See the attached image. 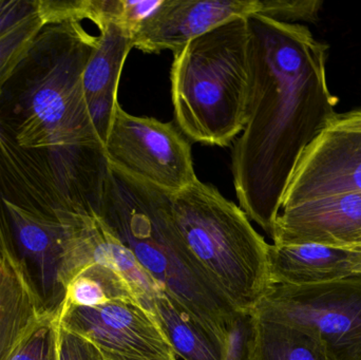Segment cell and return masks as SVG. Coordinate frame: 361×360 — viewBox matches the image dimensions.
I'll return each mask as SVG.
<instances>
[{"instance_id": "cell-18", "label": "cell", "mask_w": 361, "mask_h": 360, "mask_svg": "<svg viewBox=\"0 0 361 360\" xmlns=\"http://www.w3.org/2000/svg\"><path fill=\"white\" fill-rule=\"evenodd\" d=\"M110 302L140 304L128 283L118 273L104 264L92 263L69 283L61 309L71 306L92 308Z\"/></svg>"}, {"instance_id": "cell-1", "label": "cell", "mask_w": 361, "mask_h": 360, "mask_svg": "<svg viewBox=\"0 0 361 360\" xmlns=\"http://www.w3.org/2000/svg\"><path fill=\"white\" fill-rule=\"evenodd\" d=\"M247 116L231 154L242 211L271 239L299 159L336 116L329 88V46L307 25L247 17Z\"/></svg>"}, {"instance_id": "cell-8", "label": "cell", "mask_w": 361, "mask_h": 360, "mask_svg": "<svg viewBox=\"0 0 361 360\" xmlns=\"http://www.w3.org/2000/svg\"><path fill=\"white\" fill-rule=\"evenodd\" d=\"M59 321L105 354L137 360L178 359L157 317L137 304L110 302L92 308H63Z\"/></svg>"}, {"instance_id": "cell-19", "label": "cell", "mask_w": 361, "mask_h": 360, "mask_svg": "<svg viewBox=\"0 0 361 360\" xmlns=\"http://www.w3.org/2000/svg\"><path fill=\"white\" fill-rule=\"evenodd\" d=\"M39 12L32 15L0 37V95L13 70L31 44L39 30L46 25Z\"/></svg>"}, {"instance_id": "cell-24", "label": "cell", "mask_w": 361, "mask_h": 360, "mask_svg": "<svg viewBox=\"0 0 361 360\" xmlns=\"http://www.w3.org/2000/svg\"><path fill=\"white\" fill-rule=\"evenodd\" d=\"M59 360H106L99 347L80 334L59 325Z\"/></svg>"}, {"instance_id": "cell-2", "label": "cell", "mask_w": 361, "mask_h": 360, "mask_svg": "<svg viewBox=\"0 0 361 360\" xmlns=\"http://www.w3.org/2000/svg\"><path fill=\"white\" fill-rule=\"evenodd\" d=\"M97 42L82 20L48 23L39 30L2 89L0 139L25 149L103 146L82 84Z\"/></svg>"}, {"instance_id": "cell-6", "label": "cell", "mask_w": 361, "mask_h": 360, "mask_svg": "<svg viewBox=\"0 0 361 360\" xmlns=\"http://www.w3.org/2000/svg\"><path fill=\"white\" fill-rule=\"evenodd\" d=\"M252 314L305 332L330 360H361V275L322 285H273Z\"/></svg>"}, {"instance_id": "cell-9", "label": "cell", "mask_w": 361, "mask_h": 360, "mask_svg": "<svg viewBox=\"0 0 361 360\" xmlns=\"http://www.w3.org/2000/svg\"><path fill=\"white\" fill-rule=\"evenodd\" d=\"M352 192H361V130L326 128L299 159L281 209Z\"/></svg>"}, {"instance_id": "cell-10", "label": "cell", "mask_w": 361, "mask_h": 360, "mask_svg": "<svg viewBox=\"0 0 361 360\" xmlns=\"http://www.w3.org/2000/svg\"><path fill=\"white\" fill-rule=\"evenodd\" d=\"M258 11L259 0H163L135 36V48L176 53L214 27Z\"/></svg>"}, {"instance_id": "cell-16", "label": "cell", "mask_w": 361, "mask_h": 360, "mask_svg": "<svg viewBox=\"0 0 361 360\" xmlns=\"http://www.w3.org/2000/svg\"><path fill=\"white\" fill-rule=\"evenodd\" d=\"M133 48L135 38L122 27L108 23L99 30L97 46L82 75L87 99L120 86L123 67Z\"/></svg>"}, {"instance_id": "cell-15", "label": "cell", "mask_w": 361, "mask_h": 360, "mask_svg": "<svg viewBox=\"0 0 361 360\" xmlns=\"http://www.w3.org/2000/svg\"><path fill=\"white\" fill-rule=\"evenodd\" d=\"M157 319L177 357L183 360H223L224 348L162 292L154 300Z\"/></svg>"}, {"instance_id": "cell-20", "label": "cell", "mask_w": 361, "mask_h": 360, "mask_svg": "<svg viewBox=\"0 0 361 360\" xmlns=\"http://www.w3.org/2000/svg\"><path fill=\"white\" fill-rule=\"evenodd\" d=\"M59 315H49L6 360H59Z\"/></svg>"}, {"instance_id": "cell-4", "label": "cell", "mask_w": 361, "mask_h": 360, "mask_svg": "<svg viewBox=\"0 0 361 360\" xmlns=\"http://www.w3.org/2000/svg\"><path fill=\"white\" fill-rule=\"evenodd\" d=\"M247 17L227 21L173 53L171 99L180 132L227 147L242 132L250 94Z\"/></svg>"}, {"instance_id": "cell-11", "label": "cell", "mask_w": 361, "mask_h": 360, "mask_svg": "<svg viewBox=\"0 0 361 360\" xmlns=\"http://www.w3.org/2000/svg\"><path fill=\"white\" fill-rule=\"evenodd\" d=\"M271 240L275 245L355 244L361 240V192L335 194L281 209Z\"/></svg>"}, {"instance_id": "cell-13", "label": "cell", "mask_w": 361, "mask_h": 360, "mask_svg": "<svg viewBox=\"0 0 361 360\" xmlns=\"http://www.w3.org/2000/svg\"><path fill=\"white\" fill-rule=\"evenodd\" d=\"M271 285H314L361 275V253L345 247L307 244L269 247Z\"/></svg>"}, {"instance_id": "cell-5", "label": "cell", "mask_w": 361, "mask_h": 360, "mask_svg": "<svg viewBox=\"0 0 361 360\" xmlns=\"http://www.w3.org/2000/svg\"><path fill=\"white\" fill-rule=\"evenodd\" d=\"M183 243L208 283L237 312L250 313L271 287L269 243L241 207L199 179L171 196Z\"/></svg>"}, {"instance_id": "cell-3", "label": "cell", "mask_w": 361, "mask_h": 360, "mask_svg": "<svg viewBox=\"0 0 361 360\" xmlns=\"http://www.w3.org/2000/svg\"><path fill=\"white\" fill-rule=\"evenodd\" d=\"M171 196L109 164L99 218L171 302L212 335L225 354L228 330L239 312L191 260L173 221Z\"/></svg>"}, {"instance_id": "cell-26", "label": "cell", "mask_w": 361, "mask_h": 360, "mask_svg": "<svg viewBox=\"0 0 361 360\" xmlns=\"http://www.w3.org/2000/svg\"><path fill=\"white\" fill-rule=\"evenodd\" d=\"M326 128L361 130V108L337 113Z\"/></svg>"}, {"instance_id": "cell-27", "label": "cell", "mask_w": 361, "mask_h": 360, "mask_svg": "<svg viewBox=\"0 0 361 360\" xmlns=\"http://www.w3.org/2000/svg\"><path fill=\"white\" fill-rule=\"evenodd\" d=\"M104 355H105L106 360H137V359H126V357L118 356V355L105 354V353H104ZM173 360H178V359H173Z\"/></svg>"}, {"instance_id": "cell-21", "label": "cell", "mask_w": 361, "mask_h": 360, "mask_svg": "<svg viewBox=\"0 0 361 360\" xmlns=\"http://www.w3.org/2000/svg\"><path fill=\"white\" fill-rule=\"evenodd\" d=\"M324 2L319 0H259L257 14L286 23H315Z\"/></svg>"}, {"instance_id": "cell-14", "label": "cell", "mask_w": 361, "mask_h": 360, "mask_svg": "<svg viewBox=\"0 0 361 360\" xmlns=\"http://www.w3.org/2000/svg\"><path fill=\"white\" fill-rule=\"evenodd\" d=\"M91 241L92 263L104 264L118 273L128 283L140 304L157 317L154 300L163 290L101 218H95L93 221Z\"/></svg>"}, {"instance_id": "cell-28", "label": "cell", "mask_w": 361, "mask_h": 360, "mask_svg": "<svg viewBox=\"0 0 361 360\" xmlns=\"http://www.w3.org/2000/svg\"><path fill=\"white\" fill-rule=\"evenodd\" d=\"M345 249H353V251L360 252V253H361V240L358 241L355 244L351 245V247H345Z\"/></svg>"}, {"instance_id": "cell-12", "label": "cell", "mask_w": 361, "mask_h": 360, "mask_svg": "<svg viewBox=\"0 0 361 360\" xmlns=\"http://www.w3.org/2000/svg\"><path fill=\"white\" fill-rule=\"evenodd\" d=\"M53 313L0 223V360H6Z\"/></svg>"}, {"instance_id": "cell-22", "label": "cell", "mask_w": 361, "mask_h": 360, "mask_svg": "<svg viewBox=\"0 0 361 360\" xmlns=\"http://www.w3.org/2000/svg\"><path fill=\"white\" fill-rule=\"evenodd\" d=\"M118 87H112L87 99L89 118L99 143L105 148L118 109Z\"/></svg>"}, {"instance_id": "cell-25", "label": "cell", "mask_w": 361, "mask_h": 360, "mask_svg": "<svg viewBox=\"0 0 361 360\" xmlns=\"http://www.w3.org/2000/svg\"><path fill=\"white\" fill-rule=\"evenodd\" d=\"M38 12V0H0V37Z\"/></svg>"}, {"instance_id": "cell-7", "label": "cell", "mask_w": 361, "mask_h": 360, "mask_svg": "<svg viewBox=\"0 0 361 360\" xmlns=\"http://www.w3.org/2000/svg\"><path fill=\"white\" fill-rule=\"evenodd\" d=\"M105 154L111 166L169 194H177L197 180L191 145L175 124L133 116L121 105Z\"/></svg>"}, {"instance_id": "cell-23", "label": "cell", "mask_w": 361, "mask_h": 360, "mask_svg": "<svg viewBox=\"0 0 361 360\" xmlns=\"http://www.w3.org/2000/svg\"><path fill=\"white\" fill-rule=\"evenodd\" d=\"M254 335V315L250 313H238L228 330L223 360H250Z\"/></svg>"}, {"instance_id": "cell-17", "label": "cell", "mask_w": 361, "mask_h": 360, "mask_svg": "<svg viewBox=\"0 0 361 360\" xmlns=\"http://www.w3.org/2000/svg\"><path fill=\"white\" fill-rule=\"evenodd\" d=\"M255 317V316H254ZM250 360H330L322 345L305 332L255 317Z\"/></svg>"}]
</instances>
